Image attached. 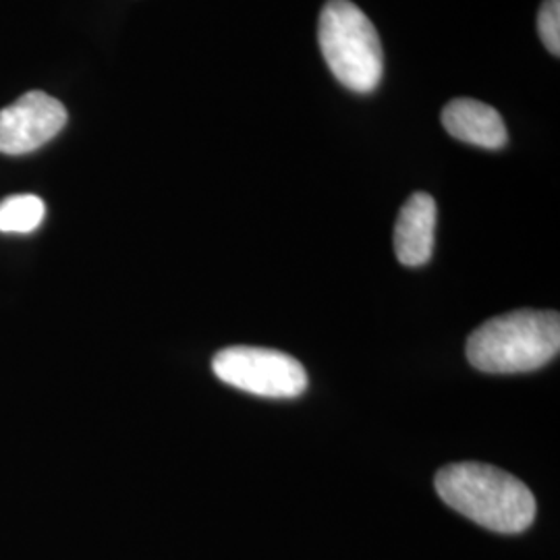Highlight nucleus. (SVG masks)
Returning <instances> with one entry per match:
<instances>
[{
	"mask_svg": "<svg viewBox=\"0 0 560 560\" xmlns=\"http://www.w3.org/2000/svg\"><path fill=\"white\" fill-rule=\"evenodd\" d=\"M46 217V206L38 196H11L0 201V233H32Z\"/></svg>",
	"mask_w": 560,
	"mask_h": 560,
	"instance_id": "6e6552de",
	"label": "nucleus"
},
{
	"mask_svg": "<svg viewBox=\"0 0 560 560\" xmlns=\"http://www.w3.org/2000/svg\"><path fill=\"white\" fill-rule=\"evenodd\" d=\"M219 381L266 399H295L307 390L300 361L277 349L226 347L212 360Z\"/></svg>",
	"mask_w": 560,
	"mask_h": 560,
	"instance_id": "20e7f679",
	"label": "nucleus"
},
{
	"mask_svg": "<svg viewBox=\"0 0 560 560\" xmlns=\"http://www.w3.org/2000/svg\"><path fill=\"white\" fill-rule=\"evenodd\" d=\"M560 351L557 312L520 310L483 322L467 339V360L486 374L540 370Z\"/></svg>",
	"mask_w": 560,
	"mask_h": 560,
	"instance_id": "f03ea898",
	"label": "nucleus"
},
{
	"mask_svg": "<svg viewBox=\"0 0 560 560\" xmlns=\"http://www.w3.org/2000/svg\"><path fill=\"white\" fill-rule=\"evenodd\" d=\"M436 214V201L423 191L413 194L400 208L395 224V254L402 266L418 268L432 258Z\"/></svg>",
	"mask_w": 560,
	"mask_h": 560,
	"instance_id": "423d86ee",
	"label": "nucleus"
},
{
	"mask_svg": "<svg viewBox=\"0 0 560 560\" xmlns=\"http://www.w3.org/2000/svg\"><path fill=\"white\" fill-rule=\"evenodd\" d=\"M322 55L347 90L370 94L381 85L384 52L370 18L351 0H328L318 21Z\"/></svg>",
	"mask_w": 560,
	"mask_h": 560,
	"instance_id": "7ed1b4c3",
	"label": "nucleus"
},
{
	"mask_svg": "<svg viewBox=\"0 0 560 560\" xmlns=\"http://www.w3.org/2000/svg\"><path fill=\"white\" fill-rule=\"evenodd\" d=\"M538 32L550 55H560V0H544L538 15Z\"/></svg>",
	"mask_w": 560,
	"mask_h": 560,
	"instance_id": "1a4fd4ad",
	"label": "nucleus"
},
{
	"mask_svg": "<svg viewBox=\"0 0 560 560\" xmlns=\"http://www.w3.org/2000/svg\"><path fill=\"white\" fill-rule=\"evenodd\" d=\"M442 501L497 534H521L536 520V499L515 476L486 463H453L436 474Z\"/></svg>",
	"mask_w": 560,
	"mask_h": 560,
	"instance_id": "f257e3e1",
	"label": "nucleus"
},
{
	"mask_svg": "<svg viewBox=\"0 0 560 560\" xmlns=\"http://www.w3.org/2000/svg\"><path fill=\"white\" fill-rule=\"evenodd\" d=\"M67 108L44 92H27L0 110V154L23 156L55 140L67 125Z\"/></svg>",
	"mask_w": 560,
	"mask_h": 560,
	"instance_id": "39448f33",
	"label": "nucleus"
},
{
	"mask_svg": "<svg viewBox=\"0 0 560 560\" xmlns=\"http://www.w3.org/2000/svg\"><path fill=\"white\" fill-rule=\"evenodd\" d=\"M442 125L451 138L486 150H501L509 140L499 110L474 98L448 102L442 110Z\"/></svg>",
	"mask_w": 560,
	"mask_h": 560,
	"instance_id": "0eeeda50",
	"label": "nucleus"
}]
</instances>
